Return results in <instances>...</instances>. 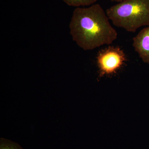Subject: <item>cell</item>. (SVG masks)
<instances>
[{
	"label": "cell",
	"mask_w": 149,
	"mask_h": 149,
	"mask_svg": "<svg viewBox=\"0 0 149 149\" xmlns=\"http://www.w3.org/2000/svg\"><path fill=\"white\" fill-rule=\"evenodd\" d=\"M0 149H23L18 144L10 140L1 139Z\"/></svg>",
	"instance_id": "6"
},
{
	"label": "cell",
	"mask_w": 149,
	"mask_h": 149,
	"mask_svg": "<svg viewBox=\"0 0 149 149\" xmlns=\"http://www.w3.org/2000/svg\"><path fill=\"white\" fill-rule=\"evenodd\" d=\"M69 27L72 40L85 51L111 45L117 38L106 12L98 3L75 8Z\"/></svg>",
	"instance_id": "1"
},
{
	"label": "cell",
	"mask_w": 149,
	"mask_h": 149,
	"mask_svg": "<svg viewBox=\"0 0 149 149\" xmlns=\"http://www.w3.org/2000/svg\"><path fill=\"white\" fill-rule=\"evenodd\" d=\"M133 46L143 61L149 64V26L133 37Z\"/></svg>",
	"instance_id": "4"
},
{
	"label": "cell",
	"mask_w": 149,
	"mask_h": 149,
	"mask_svg": "<svg viewBox=\"0 0 149 149\" xmlns=\"http://www.w3.org/2000/svg\"><path fill=\"white\" fill-rule=\"evenodd\" d=\"M111 1L115 2L120 3V2H122V1H124V0H111Z\"/></svg>",
	"instance_id": "7"
},
{
	"label": "cell",
	"mask_w": 149,
	"mask_h": 149,
	"mask_svg": "<svg viewBox=\"0 0 149 149\" xmlns=\"http://www.w3.org/2000/svg\"><path fill=\"white\" fill-rule=\"evenodd\" d=\"M106 12L114 26L127 32L134 33L149 26V0H124Z\"/></svg>",
	"instance_id": "2"
},
{
	"label": "cell",
	"mask_w": 149,
	"mask_h": 149,
	"mask_svg": "<svg viewBox=\"0 0 149 149\" xmlns=\"http://www.w3.org/2000/svg\"><path fill=\"white\" fill-rule=\"evenodd\" d=\"M126 61L125 53L119 47H109L100 51L97 57L99 77L116 73Z\"/></svg>",
	"instance_id": "3"
},
{
	"label": "cell",
	"mask_w": 149,
	"mask_h": 149,
	"mask_svg": "<svg viewBox=\"0 0 149 149\" xmlns=\"http://www.w3.org/2000/svg\"><path fill=\"white\" fill-rule=\"evenodd\" d=\"M97 1V0H63L68 6L76 7L92 5Z\"/></svg>",
	"instance_id": "5"
}]
</instances>
